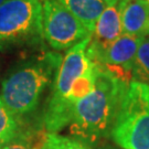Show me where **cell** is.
<instances>
[{
  "instance_id": "6",
  "label": "cell",
  "mask_w": 149,
  "mask_h": 149,
  "mask_svg": "<svg viewBox=\"0 0 149 149\" xmlns=\"http://www.w3.org/2000/svg\"><path fill=\"white\" fill-rule=\"evenodd\" d=\"M42 33L49 45L63 51L91 37L83 23L66 10L58 0L42 1Z\"/></svg>"
},
{
  "instance_id": "9",
  "label": "cell",
  "mask_w": 149,
  "mask_h": 149,
  "mask_svg": "<svg viewBox=\"0 0 149 149\" xmlns=\"http://www.w3.org/2000/svg\"><path fill=\"white\" fill-rule=\"evenodd\" d=\"M123 34L149 37V8L145 0H118Z\"/></svg>"
},
{
  "instance_id": "16",
  "label": "cell",
  "mask_w": 149,
  "mask_h": 149,
  "mask_svg": "<svg viewBox=\"0 0 149 149\" xmlns=\"http://www.w3.org/2000/svg\"><path fill=\"white\" fill-rule=\"evenodd\" d=\"M6 1H7V0H0V6L2 5V3H5Z\"/></svg>"
},
{
  "instance_id": "17",
  "label": "cell",
  "mask_w": 149,
  "mask_h": 149,
  "mask_svg": "<svg viewBox=\"0 0 149 149\" xmlns=\"http://www.w3.org/2000/svg\"><path fill=\"white\" fill-rule=\"evenodd\" d=\"M145 2L147 3V6H148V8H149V0H145Z\"/></svg>"
},
{
  "instance_id": "10",
  "label": "cell",
  "mask_w": 149,
  "mask_h": 149,
  "mask_svg": "<svg viewBox=\"0 0 149 149\" xmlns=\"http://www.w3.org/2000/svg\"><path fill=\"white\" fill-rule=\"evenodd\" d=\"M66 10L79 19L83 26L91 32L94 30L96 22L106 5L102 0H58Z\"/></svg>"
},
{
  "instance_id": "13",
  "label": "cell",
  "mask_w": 149,
  "mask_h": 149,
  "mask_svg": "<svg viewBox=\"0 0 149 149\" xmlns=\"http://www.w3.org/2000/svg\"><path fill=\"white\" fill-rule=\"evenodd\" d=\"M39 149H92L90 146L74 138L61 136L56 133H47L41 139Z\"/></svg>"
},
{
  "instance_id": "11",
  "label": "cell",
  "mask_w": 149,
  "mask_h": 149,
  "mask_svg": "<svg viewBox=\"0 0 149 149\" xmlns=\"http://www.w3.org/2000/svg\"><path fill=\"white\" fill-rule=\"evenodd\" d=\"M133 79L149 85V37L144 38L139 44L134 60Z\"/></svg>"
},
{
  "instance_id": "4",
  "label": "cell",
  "mask_w": 149,
  "mask_h": 149,
  "mask_svg": "<svg viewBox=\"0 0 149 149\" xmlns=\"http://www.w3.org/2000/svg\"><path fill=\"white\" fill-rule=\"evenodd\" d=\"M42 37V0H7L0 6V50Z\"/></svg>"
},
{
  "instance_id": "14",
  "label": "cell",
  "mask_w": 149,
  "mask_h": 149,
  "mask_svg": "<svg viewBox=\"0 0 149 149\" xmlns=\"http://www.w3.org/2000/svg\"><path fill=\"white\" fill-rule=\"evenodd\" d=\"M40 145H36L33 144V143L28 141L26 139L16 137L15 139H12L11 141H9L8 144L1 146L0 149H39L40 148Z\"/></svg>"
},
{
  "instance_id": "7",
  "label": "cell",
  "mask_w": 149,
  "mask_h": 149,
  "mask_svg": "<svg viewBox=\"0 0 149 149\" xmlns=\"http://www.w3.org/2000/svg\"><path fill=\"white\" fill-rule=\"evenodd\" d=\"M143 39L123 34L92 61L100 64L118 80L129 84L133 79L134 60Z\"/></svg>"
},
{
  "instance_id": "12",
  "label": "cell",
  "mask_w": 149,
  "mask_h": 149,
  "mask_svg": "<svg viewBox=\"0 0 149 149\" xmlns=\"http://www.w3.org/2000/svg\"><path fill=\"white\" fill-rule=\"evenodd\" d=\"M19 125L16 116L7 108L0 98V147L8 144L18 135Z\"/></svg>"
},
{
  "instance_id": "2",
  "label": "cell",
  "mask_w": 149,
  "mask_h": 149,
  "mask_svg": "<svg viewBox=\"0 0 149 149\" xmlns=\"http://www.w3.org/2000/svg\"><path fill=\"white\" fill-rule=\"evenodd\" d=\"M62 55L45 52L37 59L12 71L2 81L1 100L16 117L33 112L54 72L59 70Z\"/></svg>"
},
{
  "instance_id": "5",
  "label": "cell",
  "mask_w": 149,
  "mask_h": 149,
  "mask_svg": "<svg viewBox=\"0 0 149 149\" xmlns=\"http://www.w3.org/2000/svg\"><path fill=\"white\" fill-rule=\"evenodd\" d=\"M91 37L69 49L56 71L52 94L44 115V125L48 133H58L65 127L63 120V106L65 98L77 77L88 70L93 61L87 55Z\"/></svg>"
},
{
  "instance_id": "3",
  "label": "cell",
  "mask_w": 149,
  "mask_h": 149,
  "mask_svg": "<svg viewBox=\"0 0 149 149\" xmlns=\"http://www.w3.org/2000/svg\"><path fill=\"white\" fill-rule=\"evenodd\" d=\"M123 149H149V85L132 81L126 87L111 129Z\"/></svg>"
},
{
  "instance_id": "1",
  "label": "cell",
  "mask_w": 149,
  "mask_h": 149,
  "mask_svg": "<svg viewBox=\"0 0 149 149\" xmlns=\"http://www.w3.org/2000/svg\"><path fill=\"white\" fill-rule=\"evenodd\" d=\"M127 85L101 66L93 90L75 106L71 134L95 141L109 133Z\"/></svg>"
},
{
  "instance_id": "15",
  "label": "cell",
  "mask_w": 149,
  "mask_h": 149,
  "mask_svg": "<svg viewBox=\"0 0 149 149\" xmlns=\"http://www.w3.org/2000/svg\"><path fill=\"white\" fill-rule=\"evenodd\" d=\"M106 6H108V5H112V3H115V2H117L118 0H102Z\"/></svg>"
},
{
  "instance_id": "8",
  "label": "cell",
  "mask_w": 149,
  "mask_h": 149,
  "mask_svg": "<svg viewBox=\"0 0 149 149\" xmlns=\"http://www.w3.org/2000/svg\"><path fill=\"white\" fill-rule=\"evenodd\" d=\"M117 2L106 6L96 22L86 50L91 60L95 59L101 52L123 36L122 20Z\"/></svg>"
}]
</instances>
